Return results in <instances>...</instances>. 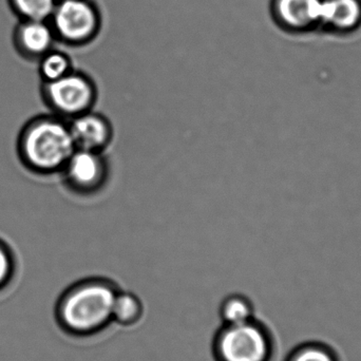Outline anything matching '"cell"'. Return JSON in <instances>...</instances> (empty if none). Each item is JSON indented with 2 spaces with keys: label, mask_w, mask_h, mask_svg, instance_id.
<instances>
[{
  "label": "cell",
  "mask_w": 361,
  "mask_h": 361,
  "mask_svg": "<svg viewBox=\"0 0 361 361\" xmlns=\"http://www.w3.org/2000/svg\"><path fill=\"white\" fill-rule=\"evenodd\" d=\"M276 13L283 25L295 29L322 19V0H276Z\"/></svg>",
  "instance_id": "9"
},
{
  "label": "cell",
  "mask_w": 361,
  "mask_h": 361,
  "mask_svg": "<svg viewBox=\"0 0 361 361\" xmlns=\"http://www.w3.org/2000/svg\"><path fill=\"white\" fill-rule=\"evenodd\" d=\"M214 348L218 361H269L271 356L269 332L255 319L233 326L223 324Z\"/></svg>",
  "instance_id": "3"
},
{
  "label": "cell",
  "mask_w": 361,
  "mask_h": 361,
  "mask_svg": "<svg viewBox=\"0 0 361 361\" xmlns=\"http://www.w3.org/2000/svg\"><path fill=\"white\" fill-rule=\"evenodd\" d=\"M16 274L14 255L6 243L0 241V294L12 283Z\"/></svg>",
  "instance_id": "15"
},
{
  "label": "cell",
  "mask_w": 361,
  "mask_h": 361,
  "mask_svg": "<svg viewBox=\"0 0 361 361\" xmlns=\"http://www.w3.org/2000/svg\"><path fill=\"white\" fill-rule=\"evenodd\" d=\"M20 20H46L52 16L59 0H8Z\"/></svg>",
  "instance_id": "14"
},
{
  "label": "cell",
  "mask_w": 361,
  "mask_h": 361,
  "mask_svg": "<svg viewBox=\"0 0 361 361\" xmlns=\"http://www.w3.org/2000/svg\"><path fill=\"white\" fill-rule=\"evenodd\" d=\"M143 313V303L137 295L118 290L112 307V322L121 326H133L140 322Z\"/></svg>",
  "instance_id": "11"
},
{
  "label": "cell",
  "mask_w": 361,
  "mask_h": 361,
  "mask_svg": "<svg viewBox=\"0 0 361 361\" xmlns=\"http://www.w3.org/2000/svg\"><path fill=\"white\" fill-rule=\"evenodd\" d=\"M61 173L73 192L95 195L107 184L109 164L104 152L75 149Z\"/></svg>",
  "instance_id": "6"
},
{
  "label": "cell",
  "mask_w": 361,
  "mask_h": 361,
  "mask_svg": "<svg viewBox=\"0 0 361 361\" xmlns=\"http://www.w3.org/2000/svg\"><path fill=\"white\" fill-rule=\"evenodd\" d=\"M288 361H337L332 352L322 345H309L299 348Z\"/></svg>",
  "instance_id": "16"
},
{
  "label": "cell",
  "mask_w": 361,
  "mask_h": 361,
  "mask_svg": "<svg viewBox=\"0 0 361 361\" xmlns=\"http://www.w3.org/2000/svg\"><path fill=\"white\" fill-rule=\"evenodd\" d=\"M118 288L104 278L76 282L61 295L55 318L61 330L73 336H88L112 322V307Z\"/></svg>",
  "instance_id": "1"
},
{
  "label": "cell",
  "mask_w": 361,
  "mask_h": 361,
  "mask_svg": "<svg viewBox=\"0 0 361 361\" xmlns=\"http://www.w3.org/2000/svg\"><path fill=\"white\" fill-rule=\"evenodd\" d=\"M68 123L76 149L105 152L112 143L114 137L112 123L99 112L90 110Z\"/></svg>",
  "instance_id": "7"
},
{
  "label": "cell",
  "mask_w": 361,
  "mask_h": 361,
  "mask_svg": "<svg viewBox=\"0 0 361 361\" xmlns=\"http://www.w3.org/2000/svg\"><path fill=\"white\" fill-rule=\"evenodd\" d=\"M361 19V4L358 0H322V23L333 27L349 30L356 27Z\"/></svg>",
  "instance_id": "10"
},
{
  "label": "cell",
  "mask_w": 361,
  "mask_h": 361,
  "mask_svg": "<svg viewBox=\"0 0 361 361\" xmlns=\"http://www.w3.org/2000/svg\"><path fill=\"white\" fill-rule=\"evenodd\" d=\"M42 97L53 114L70 121L94 109L97 86L86 74L72 71L51 82H42Z\"/></svg>",
  "instance_id": "4"
},
{
  "label": "cell",
  "mask_w": 361,
  "mask_h": 361,
  "mask_svg": "<svg viewBox=\"0 0 361 361\" xmlns=\"http://www.w3.org/2000/svg\"><path fill=\"white\" fill-rule=\"evenodd\" d=\"M75 149L69 123L55 114L27 123L18 140L21 162L40 176L61 173Z\"/></svg>",
  "instance_id": "2"
},
{
  "label": "cell",
  "mask_w": 361,
  "mask_h": 361,
  "mask_svg": "<svg viewBox=\"0 0 361 361\" xmlns=\"http://www.w3.org/2000/svg\"><path fill=\"white\" fill-rule=\"evenodd\" d=\"M220 317L224 326L245 324L254 319V305L243 295H229L221 302Z\"/></svg>",
  "instance_id": "12"
},
{
  "label": "cell",
  "mask_w": 361,
  "mask_h": 361,
  "mask_svg": "<svg viewBox=\"0 0 361 361\" xmlns=\"http://www.w3.org/2000/svg\"><path fill=\"white\" fill-rule=\"evenodd\" d=\"M56 40L50 23L46 20H20L13 33V44L23 59L39 61L52 50Z\"/></svg>",
  "instance_id": "8"
},
{
  "label": "cell",
  "mask_w": 361,
  "mask_h": 361,
  "mask_svg": "<svg viewBox=\"0 0 361 361\" xmlns=\"http://www.w3.org/2000/svg\"><path fill=\"white\" fill-rule=\"evenodd\" d=\"M49 23L56 39L78 46L94 38L99 15L88 0H59Z\"/></svg>",
  "instance_id": "5"
},
{
  "label": "cell",
  "mask_w": 361,
  "mask_h": 361,
  "mask_svg": "<svg viewBox=\"0 0 361 361\" xmlns=\"http://www.w3.org/2000/svg\"><path fill=\"white\" fill-rule=\"evenodd\" d=\"M38 63V71L42 82H54L73 71L70 57L54 49L44 54Z\"/></svg>",
  "instance_id": "13"
}]
</instances>
